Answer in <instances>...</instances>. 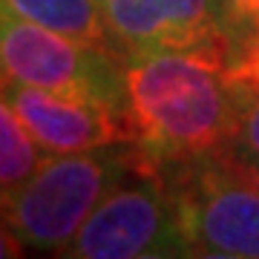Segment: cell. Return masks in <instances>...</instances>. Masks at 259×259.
Masks as SVG:
<instances>
[{"label":"cell","instance_id":"cell-11","mask_svg":"<svg viewBox=\"0 0 259 259\" xmlns=\"http://www.w3.org/2000/svg\"><path fill=\"white\" fill-rule=\"evenodd\" d=\"M26 253V245L12 233V228L0 219V259H18Z\"/></svg>","mask_w":259,"mask_h":259},{"label":"cell","instance_id":"cell-7","mask_svg":"<svg viewBox=\"0 0 259 259\" xmlns=\"http://www.w3.org/2000/svg\"><path fill=\"white\" fill-rule=\"evenodd\" d=\"M0 95L15 107L47 156L83 153L110 144H136L127 110L83 95L52 93L0 78Z\"/></svg>","mask_w":259,"mask_h":259},{"label":"cell","instance_id":"cell-3","mask_svg":"<svg viewBox=\"0 0 259 259\" xmlns=\"http://www.w3.org/2000/svg\"><path fill=\"white\" fill-rule=\"evenodd\" d=\"M158 164L176 193L190 256L259 259V187L228 150Z\"/></svg>","mask_w":259,"mask_h":259},{"label":"cell","instance_id":"cell-13","mask_svg":"<svg viewBox=\"0 0 259 259\" xmlns=\"http://www.w3.org/2000/svg\"><path fill=\"white\" fill-rule=\"evenodd\" d=\"M250 58H253V64L259 66V52H250Z\"/></svg>","mask_w":259,"mask_h":259},{"label":"cell","instance_id":"cell-2","mask_svg":"<svg viewBox=\"0 0 259 259\" xmlns=\"http://www.w3.org/2000/svg\"><path fill=\"white\" fill-rule=\"evenodd\" d=\"M150 161L139 144L47 156L32 176L0 187V219L26 248L61 256L90 213Z\"/></svg>","mask_w":259,"mask_h":259},{"label":"cell","instance_id":"cell-4","mask_svg":"<svg viewBox=\"0 0 259 259\" xmlns=\"http://www.w3.org/2000/svg\"><path fill=\"white\" fill-rule=\"evenodd\" d=\"M61 256L161 259L190 256L182 213L158 158L133 173L104 199Z\"/></svg>","mask_w":259,"mask_h":259},{"label":"cell","instance_id":"cell-5","mask_svg":"<svg viewBox=\"0 0 259 259\" xmlns=\"http://www.w3.org/2000/svg\"><path fill=\"white\" fill-rule=\"evenodd\" d=\"M0 78L127 110L124 58L72 40L0 6Z\"/></svg>","mask_w":259,"mask_h":259},{"label":"cell","instance_id":"cell-10","mask_svg":"<svg viewBox=\"0 0 259 259\" xmlns=\"http://www.w3.org/2000/svg\"><path fill=\"white\" fill-rule=\"evenodd\" d=\"M228 6V18H231L236 44L242 49L259 52V0H225Z\"/></svg>","mask_w":259,"mask_h":259},{"label":"cell","instance_id":"cell-12","mask_svg":"<svg viewBox=\"0 0 259 259\" xmlns=\"http://www.w3.org/2000/svg\"><path fill=\"white\" fill-rule=\"evenodd\" d=\"M228 156H231L233 164L239 167L242 173L259 187V156H253V153H242V150H228Z\"/></svg>","mask_w":259,"mask_h":259},{"label":"cell","instance_id":"cell-9","mask_svg":"<svg viewBox=\"0 0 259 259\" xmlns=\"http://www.w3.org/2000/svg\"><path fill=\"white\" fill-rule=\"evenodd\" d=\"M233 78L239 95V115H236V139L231 150L259 156V72L233 66Z\"/></svg>","mask_w":259,"mask_h":259},{"label":"cell","instance_id":"cell-6","mask_svg":"<svg viewBox=\"0 0 259 259\" xmlns=\"http://www.w3.org/2000/svg\"><path fill=\"white\" fill-rule=\"evenodd\" d=\"M121 58L239 49L225 0H95Z\"/></svg>","mask_w":259,"mask_h":259},{"label":"cell","instance_id":"cell-8","mask_svg":"<svg viewBox=\"0 0 259 259\" xmlns=\"http://www.w3.org/2000/svg\"><path fill=\"white\" fill-rule=\"evenodd\" d=\"M44 158V147L32 139L15 107L0 95V187H12L32 176Z\"/></svg>","mask_w":259,"mask_h":259},{"label":"cell","instance_id":"cell-1","mask_svg":"<svg viewBox=\"0 0 259 259\" xmlns=\"http://www.w3.org/2000/svg\"><path fill=\"white\" fill-rule=\"evenodd\" d=\"M233 55V49H187L124 58L136 144L158 161L231 150L239 115Z\"/></svg>","mask_w":259,"mask_h":259}]
</instances>
